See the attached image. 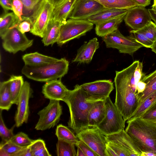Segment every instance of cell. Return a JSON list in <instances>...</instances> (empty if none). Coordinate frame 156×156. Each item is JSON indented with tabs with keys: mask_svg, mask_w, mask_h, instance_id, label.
<instances>
[{
	"mask_svg": "<svg viewBox=\"0 0 156 156\" xmlns=\"http://www.w3.org/2000/svg\"><path fill=\"white\" fill-rule=\"evenodd\" d=\"M106 98L91 96L76 84L73 90H69L63 101L70 113L68 126L76 134L89 127L88 118L90 110L97 102Z\"/></svg>",
	"mask_w": 156,
	"mask_h": 156,
	"instance_id": "1",
	"label": "cell"
},
{
	"mask_svg": "<svg viewBox=\"0 0 156 156\" xmlns=\"http://www.w3.org/2000/svg\"><path fill=\"white\" fill-rule=\"evenodd\" d=\"M139 61L136 60L122 70L115 72L114 79L116 95L115 105L126 121L134 114L140 102L138 95L133 91L130 79Z\"/></svg>",
	"mask_w": 156,
	"mask_h": 156,
	"instance_id": "2",
	"label": "cell"
},
{
	"mask_svg": "<svg viewBox=\"0 0 156 156\" xmlns=\"http://www.w3.org/2000/svg\"><path fill=\"white\" fill-rule=\"evenodd\" d=\"M125 130L141 152L156 154V123L138 117L127 120Z\"/></svg>",
	"mask_w": 156,
	"mask_h": 156,
	"instance_id": "3",
	"label": "cell"
},
{
	"mask_svg": "<svg viewBox=\"0 0 156 156\" xmlns=\"http://www.w3.org/2000/svg\"><path fill=\"white\" fill-rule=\"evenodd\" d=\"M69 62L65 58L55 62L39 66L24 65L22 73L30 79L41 82H47L61 79L68 73Z\"/></svg>",
	"mask_w": 156,
	"mask_h": 156,
	"instance_id": "4",
	"label": "cell"
},
{
	"mask_svg": "<svg viewBox=\"0 0 156 156\" xmlns=\"http://www.w3.org/2000/svg\"><path fill=\"white\" fill-rule=\"evenodd\" d=\"M105 138L106 156H141L142 152L124 129Z\"/></svg>",
	"mask_w": 156,
	"mask_h": 156,
	"instance_id": "5",
	"label": "cell"
},
{
	"mask_svg": "<svg viewBox=\"0 0 156 156\" xmlns=\"http://www.w3.org/2000/svg\"><path fill=\"white\" fill-rule=\"evenodd\" d=\"M105 115L96 126L105 136L118 133L124 129L126 121L109 96L105 101Z\"/></svg>",
	"mask_w": 156,
	"mask_h": 156,
	"instance_id": "6",
	"label": "cell"
},
{
	"mask_svg": "<svg viewBox=\"0 0 156 156\" xmlns=\"http://www.w3.org/2000/svg\"><path fill=\"white\" fill-rule=\"evenodd\" d=\"M94 24L87 19L68 20L61 27L57 44L61 46L73 39L85 35L92 29Z\"/></svg>",
	"mask_w": 156,
	"mask_h": 156,
	"instance_id": "7",
	"label": "cell"
},
{
	"mask_svg": "<svg viewBox=\"0 0 156 156\" xmlns=\"http://www.w3.org/2000/svg\"><path fill=\"white\" fill-rule=\"evenodd\" d=\"M102 38L107 48L117 49L120 53L131 55L143 47L131 35H123L118 29Z\"/></svg>",
	"mask_w": 156,
	"mask_h": 156,
	"instance_id": "8",
	"label": "cell"
},
{
	"mask_svg": "<svg viewBox=\"0 0 156 156\" xmlns=\"http://www.w3.org/2000/svg\"><path fill=\"white\" fill-rule=\"evenodd\" d=\"M1 37L4 49L13 54L26 50L32 45L34 42L33 40L29 39L25 34H23L14 27L8 29Z\"/></svg>",
	"mask_w": 156,
	"mask_h": 156,
	"instance_id": "9",
	"label": "cell"
},
{
	"mask_svg": "<svg viewBox=\"0 0 156 156\" xmlns=\"http://www.w3.org/2000/svg\"><path fill=\"white\" fill-rule=\"evenodd\" d=\"M62 113L60 101L50 100L48 105L38 112L39 118L35 129L43 131L54 127L59 122Z\"/></svg>",
	"mask_w": 156,
	"mask_h": 156,
	"instance_id": "10",
	"label": "cell"
},
{
	"mask_svg": "<svg viewBox=\"0 0 156 156\" xmlns=\"http://www.w3.org/2000/svg\"><path fill=\"white\" fill-rule=\"evenodd\" d=\"M76 136L99 156H106L105 136L97 127L87 128L76 133Z\"/></svg>",
	"mask_w": 156,
	"mask_h": 156,
	"instance_id": "11",
	"label": "cell"
},
{
	"mask_svg": "<svg viewBox=\"0 0 156 156\" xmlns=\"http://www.w3.org/2000/svg\"><path fill=\"white\" fill-rule=\"evenodd\" d=\"M54 7L48 0H44L33 20L30 33L42 38L51 19Z\"/></svg>",
	"mask_w": 156,
	"mask_h": 156,
	"instance_id": "12",
	"label": "cell"
},
{
	"mask_svg": "<svg viewBox=\"0 0 156 156\" xmlns=\"http://www.w3.org/2000/svg\"><path fill=\"white\" fill-rule=\"evenodd\" d=\"M108 9L94 0H77L69 17V19H87Z\"/></svg>",
	"mask_w": 156,
	"mask_h": 156,
	"instance_id": "13",
	"label": "cell"
},
{
	"mask_svg": "<svg viewBox=\"0 0 156 156\" xmlns=\"http://www.w3.org/2000/svg\"><path fill=\"white\" fill-rule=\"evenodd\" d=\"M32 93L30 83L25 81L20 94L15 116V125L17 127L27 122L30 113L29 101Z\"/></svg>",
	"mask_w": 156,
	"mask_h": 156,
	"instance_id": "14",
	"label": "cell"
},
{
	"mask_svg": "<svg viewBox=\"0 0 156 156\" xmlns=\"http://www.w3.org/2000/svg\"><path fill=\"white\" fill-rule=\"evenodd\" d=\"M124 18L126 24L133 30L141 29L151 21L148 9L136 6L129 9Z\"/></svg>",
	"mask_w": 156,
	"mask_h": 156,
	"instance_id": "15",
	"label": "cell"
},
{
	"mask_svg": "<svg viewBox=\"0 0 156 156\" xmlns=\"http://www.w3.org/2000/svg\"><path fill=\"white\" fill-rule=\"evenodd\" d=\"M80 87L91 96L105 98L109 96L114 89L113 82L109 80H106L85 83L80 85Z\"/></svg>",
	"mask_w": 156,
	"mask_h": 156,
	"instance_id": "16",
	"label": "cell"
},
{
	"mask_svg": "<svg viewBox=\"0 0 156 156\" xmlns=\"http://www.w3.org/2000/svg\"><path fill=\"white\" fill-rule=\"evenodd\" d=\"M61 79L46 82L42 87V90L45 98L49 100L63 101L69 90L62 83Z\"/></svg>",
	"mask_w": 156,
	"mask_h": 156,
	"instance_id": "17",
	"label": "cell"
},
{
	"mask_svg": "<svg viewBox=\"0 0 156 156\" xmlns=\"http://www.w3.org/2000/svg\"><path fill=\"white\" fill-rule=\"evenodd\" d=\"M99 48V42L96 37L90 40L88 42H85L78 50L76 55L72 62L89 63L91 61L95 52Z\"/></svg>",
	"mask_w": 156,
	"mask_h": 156,
	"instance_id": "18",
	"label": "cell"
},
{
	"mask_svg": "<svg viewBox=\"0 0 156 156\" xmlns=\"http://www.w3.org/2000/svg\"><path fill=\"white\" fill-rule=\"evenodd\" d=\"M77 0H65L53 8L51 19L65 24L73 11Z\"/></svg>",
	"mask_w": 156,
	"mask_h": 156,
	"instance_id": "19",
	"label": "cell"
},
{
	"mask_svg": "<svg viewBox=\"0 0 156 156\" xmlns=\"http://www.w3.org/2000/svg\"><path fill=\"white\" fill-rule=\"evenodd\" d=\"M62 25L59 22L50 19L42 39L44 46L52 45L57 43L59 37Z\"/></svg>",
	"mask_w": 156,
	"mask_h": 156,
	"instance_id": "20",
	"label": "cell"
},
{
	"mask_svg": "<svg viewBox=\"0 0 156 156\" xmlns=\"http://www.w3.org/2000/svg\"><path fill=\"white\" fill-rule=\"evenodd\" d=\"M25 65L39 66L57 61L58 59L41 54L37 52L26 54L22 57Z\"/></svg>",
	"mask_w": 156,
	"mask_h": 156,
	"instance_id": "21",
	"label": "cell"
},
{
	"mask_svg": "<svg viewBox=\"0 0 156 156\" xmlns=\"http://www.w3.org/2000/svg\"><path fill=\"white\" fill-rule=\"evenodd\" d=\"M127 12V9H108L92 16L87 20L96 25L115 18L125 16Z\"/></svg>",
	"mask_w": 156,
	"mask_h": 156,
	"instance_id": "22",
	"label": "cell"
},
{
	"mask_svg": "<svg viewBox=\"0 0 156 156\" xmlns=\"http://www.w3.org/2000/svg\"><path fill=\"white\" fill-rule=\"evenodd\" d=\"M105 101L97 102L90 110L88 118L89 127H96L105 118L106 113Z\"/></svg>",
	"mask_w": 156,
	"mask_h": 156,
	"instance_id": "23",
	"label": "cell"
},
{
	"mask_svg": "<svg viewBox=\"0 0 156 156\" xmlns=\"http://www.w3.org/2000/svg\"><path fill=\"white\" fill-rule=\"evenodd\" d=\"M125 16L115 18L96 25V34L98 36L103 37L112 33L118 29Z\"/></svg>",
	"mask_w": 156,
	"mask_h": 156,
	"instance_id": "24",
	"label": "cell"
},
{
	"mask_svg": "<svg viewBox=\"0 0 156 156\" xmlns=\"http://www.w3.org/2000/svg\"><path fill=\"white\" fill-rule=\"evenodd\" d=\"M140 80L145 82L146 85L144 91L138 94L140 104L147 97L156 91V70L147 75L143 73Z\"/></svg>",
	"mask_w": 156,
	"mask_h": 156,
	"instance_id": "25",
	"label": "cell"
},
{
	"mask_svg": "<svg viewBox=\"0 0 156 156\" xmlns=\"http://www.w3.org/2000/svg\"><path fill=\"white\" fill-rule=\"evenodd\" d=\"M13 104L17 105L20 94L24 82L22 76L12 75L8 80Z\"/></svg>",
	"mask_w": 156,
	"mask_h": 156,
	"instance_id": "26",
	"label": "cell"
},
{
	"mask_svg": "<svg viewBox=\"0 0 156 156\" xmlns=\"http://www.w3.org/2000/svg\"><path fill=\"white\" fill-rule=\"evenodd\" d=\"M108 9H127L137 6L133 0H94Z\"/></svg>",
	"mask_w": 156,
	"mask_h": 156,
	"instance_id": "27",
	"label": "cell"
},
{
	"mask_svg": "<svg viewBox=\"0 0 156 156\" xmlns=\"http://www.w3.org/2000/svg\"><path fill=\"white\" fill-rule=\"evenodd\" d=\"M13 103L9 88L8 80L0 83V108L8 111Z\"/></svg>",
	"mask_w": 156,
	"mask_h": 156,
	"instance_id": "28",
	"label": "cell"
},
{
	"mask_svg": "<svg viewBox=\"0 0 156 156\" xmlns=\"http://www.w3.org/2000/svg\"><path fill=\"white\" fill-rule=\"evenodd\" d=\"M55 134L58 139L73 144L76 146L79 141L73 132L67 127L62 124H60L57 126Z\"/></svg>",
	"mask_w": 156,
	"mask_h": 156,
	"instance_id": "29",
	"label": "cell"
},
{
	"mask_svg": "<svg viewBox=\"0 0 156 156\" xmlns=\"http://www.w3.org/2000/svg\"><path fill=\"white\" fill-rule=\"evenodd\" d=\"M18 17L13 12H5L0 19V35L2 37L9 29L16 24Z\"/></svg>",
	"mask_w": 156,
	"mask_h": 156,
	"instance_id": "30",
	"label": "cell"
},
{
	"mask_svg": "<svg viewBox=\"0 0 156 156\" xmlns=\"http://www.w3.org/2000/svg\"><path fill=\"white\" fill-rule=\"evenodd\" d=\"M75 145L63 140L58 139L56 144V153L58 156H76Z\"/></svg>",
	"mask_w": 156,
	"mask_h": 156,
	"instance_id": "31",
	"label": "cell"
},
{
	"mask_svg": "<svg viewBox=\"0 0 156 156\" xmlns=\"http://www.w3.org/2000/svg\"><path fill=\"white\" fill-rule=\"evenodd\" d=\"M23 5V16L30 18L32 21L43 0L38 2L34 0H20Z\"/></svg>",
	"mask_w": 156,
	"mask_h": 156,
	"instance_id": "32",
	"label": "cell"
},
{
	"mask_svg": "<svg viewBox=\"0 0 156 156\" xmlns=\"http://www.w3.org/2000/svg\"><path fill=\"white\" fill-rule=\"evenodd\" d=\"M156 102V91L147 97L140 105L133 115L127 120L140 117L142 114Z\"/></svg>",
	"mask_w": 156,
	"mask_h": 156,
	"instance_id": "33",
	"label": "cell"
},
{
	"mask_svg": "<svg viewBox=\"0 0 156 156\" xmlns=\"http://www.w3.org/2000/svg\"><path fill=\"white\" fill-rule=\"evenodd\" d=\"M31 151L33 156H51L46 147L44 141L38 139L34 140L30 145Z\"/></svg>",
	"mask_w": 156,
	"mask_h": 156,
	"instance_id": "34",
	"label": "cell"
},
{
	"mask_svg": "<svg viewBox=\"0 0 156 156\" xmlns=\"http://www.w3.org/2000/svg\"><path fill=\"white\" fill-rule=\"evenodd\" d=\"M2 110H0V136L3 142L9 141L14 136L13 130L15 126L14 125L10 129H8L5 125L2 115Z\"/></svg>",
	"mask_w": 156,
	"mask_h": 156,
	"instance_id": "35",
	"label": "cell"
},
{
	"mask_svg": "<svg viewBox=\"0 0 156 156\" xmlns=\"http://www.w3.org/2000/svg\"><path fill=\"white\" fill-rule=\"evenodd\" d=\"M34 140L30 139L26 133L20 132L14 135L9 141L17 145L24 146L30 145Z\"/></svg>",
	"mask_w": 156,
	"mask_h": 156,
	"instance_id": "36",
	"label": "cell"
},
{
	"mask_svg": "<svg viewBox=\"0 0 156 156\" xmlns=\"http://www.w3.org/2000/svg\"><path fill=\"white\" fill-rule=\"evenodd\" d=\"M144 34L154 43L156 41V24L151 21L141 29L137 30Z\"/></svg>",
	"mask_w": 156,
	"mask_h": 156,
	"instance_id": "37",
	"label": "cell"
},
{
	"mask_svg": "<svg viewBox=\"0 0 156 156\" xmlns=\"http://www.w3.org/2000/svg\"><path fill=\"white\" fill-rule=\"evenodd\" d=\"M130 33V35L137 42L141 44L143 47L151 48L154 43L144 34L137 30H132Z\"/></svg>",
	"mask_w": 156,
	"mask_h": 156,
	"instance_id": "38",
	"label": "cell"
},
{
	"mask_svg": "<svg viewBox=\"0 0 156 156\" xmlns=\"http://www.w3.org/2000/svg\"><path fill=\"white\" fill-rule=\"evenodd\" d=\"M24 146H21L17 145L9 141L6 142L2 141L0 144V148L4 150L10 156H15L16 154Z\"/></svg>",
	"mask_w": 156,
	"mask_h": 156,
	"instance_id": "39",
	"label": "cell"
},
{
	"mask_svg": "<svg viewBox=\"0 0 156 156\" xmlns=\"http://www.w3.org/2000/svg\"><path fill=\"white\" fill-rule=\"evenodd\" d=\"M33 25V23L30 18L23 16L22 20L18 21L13 27L17 28L23 34H25L30 31Z\"/></svg>",
	"mask_w": 156,
	"mask_h": 156,
	"instance_id": "40",
	"label": "cell"
},
{
	"mask_svg": "<svg viewBox=\"0 0 156 156\" xmlns=\"http://www.w3.org/2000/svg\"><path fill=\"white\" fill-rule=\"evenodd\" d=\"M140 118L148 122L156 123V102L147 109Z\"/></svg>",
	"mask_w": 156,
	"mask_h": 156,
	"instance_id": "41",
	"label": "cell"
},
{
	"mask_svg": "<svg viewBox=\"0 0 156 156\" xmlns=\"http://www.w3.org/2000/svg\"><path fill=\"white\" fill-rule=\"evenodd\" d=\"M12 11L19 19V21L22 19L23 16V5L20 0H12Z\"/></svg>",
	"mask_w": 156,
	"mask_h": 156,
	"instance_id": "42",
	"label": "cell"
},
{
	"mask_svg": "<svg viewBox=\"0 0 156 156\" xmlns=\"http://www.w3.org/2000/svg\"><path fill=\"white\" fill-rule=\"evenodd\" d=\"M76 147H79L83 151L85 156H99L90 147L80 140H79Z\"/></svg>",
	"mask_w": 156,
	"mask_h": 156,
	"instance_id": "43",
	"label": "cell"
},
{
	"mask_svg": "<svg viewBox=\"0 0 156 156\" xmlns=\"http://www.w3.org/2000/svg\"><path fill=\"white\" fill-rule=\"evenodd\" d=\"M143 64L140 61L134 73V79L135 85L137 86L138 83L140 80L143 74Z\"/></svg>",
	"mask_w": 156,
	"mask_h": 156,
	"instance_id": "44",
	"label": "cell"
},
{
	"mask_svg": "<svg viewBox=\"0 0 156 156\" xmlns=\"http://www.w3.org/2000/svg\"><path fill=\"white\" fill-rule=\"evenodd\" d=\"M0 3L5 12L9 10H12V0H0Z\"/></svg>",
	"mask_w": 156,
	"mask_h": 156,
	"instance_id": "45",
	"label": "cell"
},
{
	"mask_svg": "<svg viewBox=\"0 0 156 156\" xmlns=\"http://www.w3.org/2000/svg\"><path fill=\"white\" fill-rule=\"evenodd\" d=\"M137 6L145 7L150 4L151 0H133Z\"/></svg>",
	"mask_w": 156,
	"mask_h": 156,
	"instance_id": "46",
	"label": "cell"
},
{
	"mask_svg": "<svg viewBox=\"0 0 156 156\" xmlns=\"http://www.w3.org/2000/svg\"><path fill=\"white\" fill-rule=\"evenodd\" d=\"M146 83L140 80L137 83L136 86L137 94V95L143 92L146 87Z\"/></svg>",
	"mask_w": 156,
	"mask_h": 156,
	"instance_id": "47",
	"label": "cell"
},
{
	"mask_svg": "<svg viewBox=\"0 0 156 156\" xmlns=\"http://www.w3.org/2000/svg\"><path fill=\"white\" fill-rule=\"evenodd\" d=\"M151 19L156 24V9L152 8L148 9Z\"/></svg>",
	"mask_w": 156,
	"mask_h": 156,
	"instance_id": "48",
	"label": "cell"
},
{
	"mask_svg": "<svg viewBox=\"0 0 156 156\" xmlns=\"http://www.w3.org/2000/svg\"><path fill=\"white\" fill-rule=\"evenodd\" d=\"M54 7L62 3L65 0H48Z\"/></svg>",
	"mask_w": 156,
	"mask_h": 156,
	"instance_id": "49",
	"label": "cell"
},
{
	"mask_svg": "<svg viewBox=\"0 0 156 156\" xmlns=\"http://www.w3.org/2000/svg\"><path fill=\"white\" fill-rule=\"evenodd\" d=\"M141 156H156V154L152 152H142Z\"/></svg>",
	"mask_w": 156,
	"mask_h": 156,
	"instance_id": "50",
	"label": "cell"
},
{
	"mask_svg": "<svg viewBox=\"0 0 156 156\" xmlns=\"http://www.w3.org/2000/svg\"><path fill=\"white\" fill-rule=\"evenodd\" d=\"M77 151L76 156H85L83 151L78 147H77Z\"/></svg>",
	"mask_w": 156,
	"mask_h": 156,
	"instance_id": "51",
	"label": "cell"
},
{
	"mask_svg": "<svg viewBox=\"0 0 156 156\" xmlns=\"http://www.w3.org/2000/svg\"><path fill=\"white\" fill-rule=\"evenodd\" d=\"M0 156H10L4 150L1 148H0Z\"/></svg>",
	"mask_w": 156,
	"mask_h": 156,
	"instance_id": "52",
	"label": "cell"
},
{
	"mask_svg": "<svg viewBox=\"0 0 156 156\" xmlns=\"http://www.w3.org/2000/svg\"><path fill=\"white\" fill-rule=\"evenodd\" d=\"M151 50L156 55V41L154 42L153 45L151 48Z\"/></svg>",
	"mask_w": 156,
	"mask_h": 156,
	"instance_id": "53",
	"label": "cell"
},
{
	"mask_svg": "<svg viewBox=\"0 0 156 156\" xmlns=\"http://www.w3.org/2000/svg\"><path fill=\"white\" fill-rule=\"evenodd\" d=\"M152 7V8L156 9V0H154L153 4Z\"/></svg>",
	"mask_w": 156,
	"mask_h": 156,
	"instance_id": "54",
	"label": "cell"
},
{
	"mask_svg": "<svg viewBox=\"0 0 156 156\" xmlns=\"http://www.w3.org/2000/svg\"><path fill=\"white\" fill-rule=\"evenodd\" d=\"M35 1H38V2H41L43 0H34Z\"/></svg>",
	"mask_w": 156,
	"mask_h": 156,
	"instance_id": "55",
	"label": "cell"
}]
</instances>
